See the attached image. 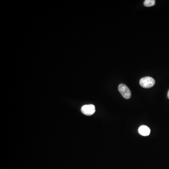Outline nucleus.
Instances as JSON below:
<instances>
[{
  "instance_id": "7ed1b4c3",
  "label": "nucleus",
  "mask_w": 169,
  "mask_h": 169,
  "mask_svg": "<svg viewBox=\"0 0 169 169\" xmlns=\"http://www.w3.org/2000/svg\"><path fill=\"white\" fill-rule=\"evenodd\" d=\"M81 111L84 115L91 116L95 113V106L93 104L84 105L81 108Z\"/></svg>"
},
{
  "instance_id": "423d86ee",
  "label": "nucleus",
  "mask_w": 169,
  "mask_h": 169,
  "mask_svg": "<svg viewBox=\"0 0 169 169\" xmlns=\"http://www.w3.org/2000/svg\"><path fill=\"white\" fill-rule=\"evenodd\" d=\"M167 96H168V98L169 99V90L168 91V94H167Z\"/></svg>"
},
{
  "instance_id": "f257e3e1",
  "label": "nucleus",
  "mask_w": 169,
  "mask_h": 169,
  "mask_svg": "<svg viewBox=\"0 0 169 169\" xmlns=\"http://www.w3.org/2000/svg\"><path fill=\"white\" fill-rule=\"evenodd\" d=\"M155 80L150 77H145L140 79V84L142 87L145 88H149L155 85Z\"/></svg>"
},
{
  "instance_id": "f03ea898",
  "label": "nucleus",
  "mask_w": 169,
  "mask_h": 169,
  "mask_svg": "<svg viewBox=\"0 0 169 169\" xmlns=\"http://www.w3.org/2000/svg\"><path fill=\"white\" fill-rule=\"evenodd\" d=\"M118 90L122 95L125 99H129L131 98V91L126 84H119L118 86Z\"/></svg>"
},
{
  "instance_id": "39448f33",
  "label": "nucleus",
  "mask_w": 169,
  "mask_h": 169,
  "mask_svg": "<svg viewBox=\"0 0 169 169\" xmlns=\"http://www.w3.org/2000/svg\"><path fill=\"white\" fill-rule=\"evenodd\" d=\"M156 3L155 0H146L144 2V5L146 7H151L154 5Z\"/></svg>"
},
{
  "instance_id": "20e7f679",
  "label": "nucleus",
  "mask_w": 169,
  "mask_h": 169,
  "mask_svg": "<svg viewBox=\"0 0 169 169\" xmlns=\"http://www.w3.org/2000/svg\"><path fill=\"white\" fill-rule=\"evenodd\" d=\"M139 134L144 136H148L150 134V129L148 127L146 126H140L138 129Z\"/></svg>"
}]
</instances>
